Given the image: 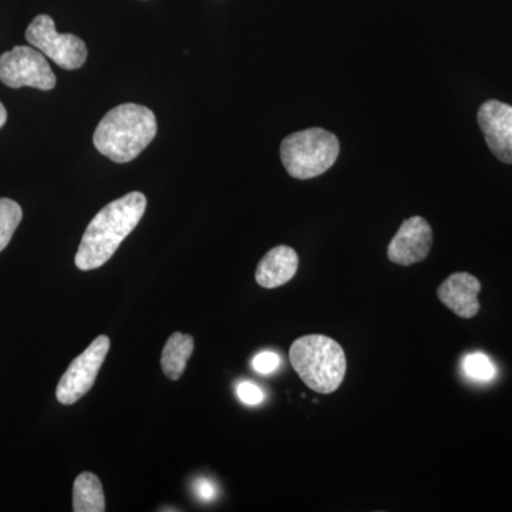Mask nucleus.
Segmentation results:
<instances>
[{
  "mask_svg": "<svg viewBox=\"0 0 512 512\" xmlns=\"http://www.w3.org/2000/svg\"><path fill=\"white\" fill-rule=\"evenodd\" d=\"M109 350L110 339L106 335H100L82 355L70 363L57 384L56 397L60 404L72 406L90 392Z\"/></svg>",
  "mask_w": 512,
  "mask_h": 512,
  "instance_id": "7",
  "label": "nucleus"
},
{
  "mask_svg": "<svg viewBox=\"0 0 512 512\" xmlns=\"http://www.w3.org/2000/svg\"><path fill=\"white\" fill-rule=\"evenodd\" d=\"M238 399L247 406H256L264 402V392L261 387L251 382H242L237 387Z\"/></svg>",
  "mask_w": 512,
  "mask_h": 512,
  "instance_id": "17",
  "label": "nucleus"
},
{
  "mask_svg": "<svg viewBox=\"0 0 512 512\" xmlns=\"http://www.w3.org/2000/svg\"><path fill=\"white\" fill-rule=\"evenodd\" d=\"M480 292L481 282L468 272H457L448 276L437 289L441 303L463 319L474 318L480 312Z\"/></svg>",
  "mask_w": 512,
  "mask_h": 512,
  "instance_id": "10",
  "label": "nucleus"
},
{
  "mask_svg": "<svg viewBox=\"0 0 512 512\" xmlns=\"http://www.w3.org/2000/svg\"><path fill=\"white\" fill-rule=\"evenodd\" d=\"M22 217V208L18 202L9 198H0V252L8 247Z\"/></svg>",
  "mask_w": 512,
  "mask_h": 512,
  "instance_id": "14",
  "label": "nucleus"
},
{
  "mask_svg": "<svg viewBox=\"0 0 512 512\" xmlns=\"http://www.w3.org/2000/svg\"><path fill=\"white\" fill-rule=\"evenodd\" d=\"M194 491L202 501H212L217 497V488L207 478H198L194 483Z\"/></svg>",
  "mask_w": 512,
  "mask_h": 512,
  "instance_id": "18",
  "label": "nucleus"
},
{
  "mask_svg": "<svg viewBox=\"0 0 512 512\" xmlns=\"http://www.w3.org/2000/svg\"><path fill=\"white\" fill-rule=\"evenodd\" d=\"M26 40L64 70L80 69L87 60V46L80 37L57 32L55 20L39 15L26 30Z\"/></svg>",
  "mask_w": 512,
  "mask_h": 512,
  "instance_id": "5",
  "label": "nucleus"
},
{
  "mask_svg": "<svg viewBox=\"0 0 512 512\" xmlns=\"http://www.w3.org/2000/svg\"><path fill=\"white\" fill-rule=\"evenodd\" d=\"M464 373L477 382H490L495 376V366L484 353H471L463 362Z\"/></svg>",
  "mask_w": 512,
  "mask_h": 512,
  "instance_id": "15",
  "label": "nucleus"
},
{
  "mask_svg": "<svg viewBox=\"0 0 512 512\" xmlns=\"http://www.w3.org/2000/svg\"><path fill=\"white\" fill-rule=\"evenodd\" d=\"M433 247V229L421 217H412L403 222L390 241L387 256L393 264L410 266L424 261Z\"/></svg>",
  "mask_w": 512,
  "mask_h": 512,
  "instance_id": "8",
  "label": "nucleus"
},
{
  "mask_svg": "<svg viewBox=\"0 0 512 512\" xmlns=\"http://www.w3.org/2000/svg\"><path fill=\"white\" fill-rule=\"evenodd\" d=\"M73 511L74 512H104L103 487L99 477L93 473H82L76 478L73 485Z\"/></svg>",
  "mask_w": 512,
  "mask_h": 512,
  "instance_id": "13",
  "label": "nucleus"
},
{
  "mask_svg": "<svg viewBox=\"0 0 512 512\" xmlns=\"http://www.w3.org/2000/svg\"><path fill=\"white\" fill-rule=\"evenodd\" d=\"M194 352V339L185 333L175 332L165 343L161 353V367L170 380H178L184 375L188 359Z\"/></svg>",
  "mask_w": 512,
  "mask_h": 512,
  "instance_id": "12",
  "label": "nucleus"
},
{
  "mask_svg": "<svg viewBox=\"0 0 512 512\" xmlns=\"http://www.w3.org/2000/svg\"><path fill=\"white\" fill-rule=\"evenodd\" d=\"M299 256L295 249L279 245L272 248L261 259L256 268L255 279L265 289H275L288 284L298 272Z\"/></svg>",
  "mask_w": 512,
  "mask_h": 512,
  "instance_id": "11",
  "label": "nucleus"
},
{
  "mask_svg": "<svg viewBox=\"0 0 512 512\" xmlns=\"http://www.w3.org/2000/svg\"><path fill=\"white\" fill-rule=\"evenodd\" d=\"M157 134L153 111L140 104L114 107L94 131V147L114 163L126 164L140 156Z\"/></svg>",
  "mask_w": 512,
  "mask_h": 512,
  "instance_id": "2",
  "label": "nucleus"
},
{
  "mask_svg": "<svg viewBox=\"0 0 512 512\" xmlns=\"http://www.w3.org/2000/svg\"><path fill=\"white\" fill-rule=\"evenodd\" d=\"M477 119L494 156L512 164V106L498 100L485 101Z\"/></svg>",
  "mask_w": 512,
  "mask_h": 512,
  "instance_id": "9",
  "label": "nucleus"
},
{
  "mask_svg": "<svg viewBox=\"0 0 512 512\" xmlns=\"http://www.w3.org/2000/svg\"><path fill=\"white\" fill-rule=\"evenodd\" d=\"M6 120H8V113H6L5 106L0 103V128L5 126Z\"/></svg>",
  "mask_w": 512,
  "mask_h": 512,
  "instance_id": "19",
  "label": "nucleus"
},
{
  "mask_svg": "<svg viewBox=\"0 0 512 512\" xmlns=\"http://www.w3.org/2000/svg\"><path fill=\"white\" fill-rule=\"evenodd\" d=\"M292 367L302 382L320 394L336 392L346 376L345 350L325 335H306L296 339L289 350Z\"/></svg>",
  "mask_w": 512,
  "mask_h": 512,
  "instance_id": "3",
  "label": "nucleus"
},
{
  "mask_svg": "<svg viewBox=\"0 0 512 512\" xmlns=\"http://www.w3.org/2000/svg\"><path fill=\"white\" fill-rule=\"evenodd\" d=\"M279 363H281L279 356L275 352L266 350V352H261L254 357L252 367H254L255 372L261 373V375H269V373L278 369Z\"/></svg>",
  "mask_w": 512,
  "mask_h": 512,
  "instance_id": "16",
  "label": "nucleus"
},
{
  "mask_svg": "<svg viewBox=\"0 0 512 512\" xmlns=\"http://www.w3.org/2000/svg\"><path fill=\"white\" fill-rule=\"evenodd\" d=\"M0 82L12 89L29 86L49 92L56 87V76L36 47L16 46L0 56Z\"/></svg>",
  "mask_w": 512,
  "mask_h": 512,
  "instance_id": "6",
  "label": "nucleus"
},
{
  "mask_svg": "<svg viewBox=\"0 0 512 512\" xmlns=\"http://www.w3.org/2000/svg\"><path fill=\"white\" fill-rule=\"evenodd\" d=\"M339 151L335 134L323 128H308L282 141V164L296 180H311L325 174L336 163Z\"/></svg>",
  "mask_w": 512,
  "mask_h": 512,
  "instance_id": "4",
  "label": "nucleus"
},
{
  "mask_svg": "<svg viewBox=\"0 0 512 512\" xmlns=\"http://www.w3.org/2000/svg\"><path fill=\"white\" fill-rule=\"evenodd\" d=\"M146 208V195L137 191L101 208L84 232L76 254L77 268L93 271L109 262L121 242L136 229Z\"/></svg>",
  "mask_w": 512,
  "mask_h": 512,
  "instance_id": "1",
  "label": "nucleus"
}]
</instances>
